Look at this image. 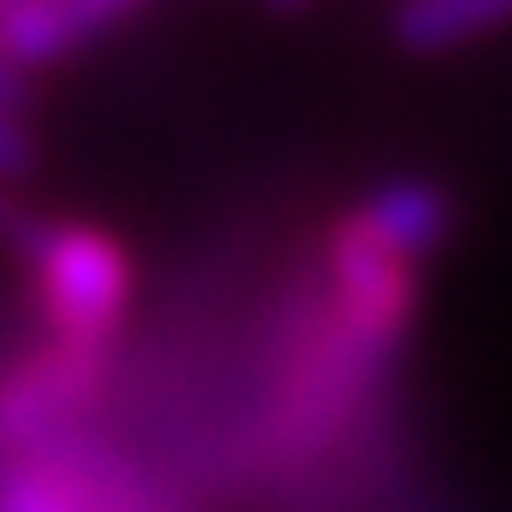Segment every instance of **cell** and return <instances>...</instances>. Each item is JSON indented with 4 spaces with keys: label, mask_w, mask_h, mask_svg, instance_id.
Wrapping results in <instances>:
<instances>
[{
    "label": "cell",
    "mask_w": 512,
    "mask_h": 512,
    "mask_svg": "<svg viewBox=\"0 0 512 512\" xmlns=\"http://www.w3.org/2000/svg\"><path fill=\"white\" fill-rule=\"evenodd\" d=\"M36 165H42V136H36L30 112L0 106V183H30Z\"/></svg>",
    "instance_id": "cell-5"
},
{
    "label": "cell",
    "mask_w": 512,
    "mask_h": 512,
    "mask_svg": "<svg viewBox=\"0 0 512 512\" xmlns=\"http://www.w3.org/2000/svg\"><path fill=\"white\" fill-rule=\"evenodd\" d=\"M42 224H48V212H42V206L30 201L18 183H0V248H6V254L18 259L30 242H36V230H42Z\"/></svg>",
    "instance_id": "cell-6"
},
{
    "label": "cell",
    "mask_w": 512,
    "mask_h": 512,
    "mask_svg": "<svg viewBox=\"0 0 512 512\" xmlns=\"http://www.w3.org/2000/svg\"><path fill=\"white\" fill-rule=\"evenodd\" d=\"M512 24V0H389V42L407 59L477 48Z\"/></svg>",
    "instance_id": "cell-3"
},
{
    "label": "cell",
    "mask_w": 512,
    "mask_h": 512,
    "mask_svg": "<svg viewBox=\"0 0 512 512\" xmlns=\"http://www.w3.org/2000/svg\"><path fill=\"white\" fill-rule=\"evenodd\" d=\"M24 271V318L77 348H124L130 318H136V254L124 248L118 230L95 218H59L36 230V242L18 254Z\"/></svg>",
    "instance_id": "cell-1"
},
{
    "label": "cell",
    "mask_w": 512,
    "mask_h": 512,
    "mask_svg": "<svg viewBox=\"0 0 512 512\" xmlns=\"http://www.w3.org/2000/svg\"><path fill=\"white\" fill-rule=\"evenodd\" d=\"M148 6L154 0H6L0 6V53L36 77L59 59H77L83 48H95L101 36H112L118 24H130Z\"/></svg>",
    "instance_id": "cell-2"
},
{
    "label": "cell",
    "mask_w": 512,
    "mask_h": 512,
    "mask_svg": "<svg viewBox=\"0 0 512 512\" xmlns=\"http://www.w3.org/2000/svg\"><path fill=\"white\" fill-rule=\"evenodd\" d=\"M259 6H265V12H283V18H289V12H307L312 0H259Z\"/></svg>",
    "instance_id": "cell-7"
},
{
    "label": "cell",
    "mask_w": 512,
    "mask_h": 512,
    "mask_svg": "<svg viewBox=\"0 0 512 512\" xmlns=\"http://www.w3.org/2000/svg\"><path fill=\"white\" fill-rule=\"evenodd\" d=\"M0 6H6V0H0Z\"/></svg>",
    "instance_id": "cell-8"
},
{
    "label": "cell",
    "mask_w": 512,
    "mask_h": 512,
    "mask_svg": "<svg viewBox=\"0 0 512 512\" xmlns=\"http://www.w3.org/2000/svg\"><path fill=\"white\" fill-rule=\"evenodd\" d=\"M0 512H83L65 465L48 448L0 460Z\"/></svg>",
    "instance_id": "cell-4"
}]
</instances>
